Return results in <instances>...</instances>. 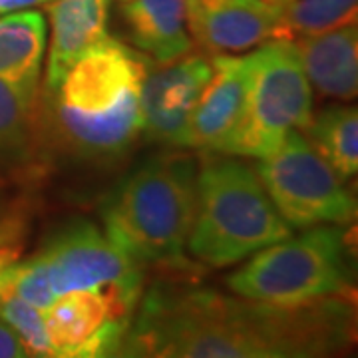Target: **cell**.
I'll use <instances>...</instances> for the list:
<instances>
[{"label":"cell","mask_w":358,"mask_h":358,"mask_svg":"<svg viewBox=\"0 0 358 358\" xmlns=\"http://www.w3.org/2000/svg\"><path fill=\"white\" fill-rule=\"evenodd\" d=\"M355 338L350 294L305 305H271L215 289L155 285L128 329L122 357H333Z\"/></svg>","instance_id":"1"},{"label":"cell","mask_w":358,"mask_h":358,"mask_svg":"<svg viewBox=\"0 0 358 358\" xmlns=\"http://www.w3.org/2000/svg\"><path fill=\"white\" fill-rule=\"evenodd\" d=\"M140 50L108 36L68 68L50 92L54 124L78 154L110 157L141 134L140 88L148 72Z\"/></svg>","instance_id":"2"},{"label":"cell","mask_w":358,"mask_h":358,"mask_svg":"<svg viewBox=\"0 0 358 358\" xmlns=\"http://www.w3.org/2000/svg\"><path fill=\"white\" fill-rule=\"evenodd\" d=\"M195 209V157L155 155L108 195L102 205L103 231L141 265H183Z\"/></svg>","instance_id":"3"},{"label":"cell","mask_w":358,"mask_h":358,"mask_svg":"<svg viewBox=\"0 0 358 358\" xmlns=\"http://www.w3.org/2000/svg\"><path fill=\"white\" fill-rule=\"evenodd\" d=\"M293 235L251 166L203 152L187 251L209 267H231Z\"/></svg>","instance_id":"4"},{"label":"cell","mask_w":358,"mask_h":358,"mask_svg":"<svg viewBox=\"0 0 358 358\" xmlns=\"http://www.w3.org/2000/svg\"><path fill=\"white\" fill-rule=\"evenodd\" d=\"M235 294L271 303L305 305L327 296L350 294L352 268L341 227H308L253 253L227 277Z\"/></svg>","instance_id":"5"},{"label":"cell","mask_w":358,"mask_h":358,"mask_svg":"<svg viewBox=\"0 0 358 358\" xmlns=\"http://www.w3.org/2000/svg\"><path fill=\"white\" fill-rule=\"evenodd\" d=\"M313 117V88L289 38H271L247 54L243 117L225 148L227 155L265 159L281 148L291 129Z\"/></svg>","instance_id":"6"},{"label":"cell","mask_w":358,"mask_h":358,"mask_svg":"<svg viewBox=\"0 0 358 358\" xmlns=\"http://www.w3.org/2000/svg\"><path fill=\"white\" fill-rule=\"evenodd\" d=\"M259 162L257 176L291 229L346 225L357 219V201L345 189V181L315 152L303 131L291 129L281 148Z\"/></svg>","instance_id":"7"},{"label":"cell","mask_w":358,"mask_h":358,"mask_svg":"<svg viewBox=\"0 0 358 358\" xmlns=\"http://www.w3.org/2000/svg\"><path fill=\"white\" fill-rule=\"evenodd\" d=\"M56 294L80 289H110L136 308L143 291L141 263L86 219L66 223L38 253Z\"/></svg>","instance_id":"8"},{"label":"cell","mask_w":358,"mask_h":358,"mask_svg":"<svg viewBox=\"0 0 358 358\" xmlns=\"http://www.w3.org/2000/svg\"><path fill=\"white\" fill-rule=\"evenodd\" d=\"M134 307L110 289H80L58 294L44 310V329L54 357H117Z\"/></svg>","instance_id":"9"},{"label":"cell","mask_w":358,"mask_h":358,"mask_svg":"<svg viewBox=\"0 0 358 358\" xmlns=\"http://www.w3.org/2000/svg\"><path fill=\"white\" fill-rule=\"evenodd\" d=\"M148 66L141 80L140 115L145 138L173 148H189V122L213 64L203 52H187L169 62Z\"/></svg>","instance_id":"10"},{"label":"cell","mask_w":358,"mask_h":358,"mask_svg":"<svg viewBox=\"0 0 358 358\" xmlns=\"http://www.w3.org/2000/svg\"><path fill=\"white\" fill-rule=\"evenodd\" d=\"M279 13L265 0H187V30L211 54L245 52L277 36Z\"/></svg>","instance_id":"11"},{"label":"cell","mask_w":358,"mask_h":358,"mask_svg":"<svg viewBox=\"0 0 358 358\" xmlns=\"http://www.w3.org/2000/svg\"><path fill=\"white\" fill-rule=\"evenodd\" d=\"M213 72L189 122V148L225 154L239 126L247 96V56L215 54Z\"/></svg>","instance_id":"12"},{"label":"cell","mask_w":358,"mask_h":358,"mask_svg":"<svg viewBox=\"0 0 358 358\" xmlns=\"http://www.w3.org/2000/svg\"><path fill=\"white\" fill-rule=\"evenodd\" d=\"M48 18L50 54L46 88L54 92L80 56L108 38V0H52Z\"/></svg>","instance_id":"13"},{"label":"cell","mask_w":358,"mask_h":358,"mask_svg":"<svg viewBox=\"0 0 358 358\" xmlns=\"http://www.w3.org/2000/svg\"><path fill=\"white\" fill-rule=\"evenodd\" d=\"M310 88L320 96L350 102L358 92V32L346 24L329 32L294 38Z\"/></svg>","instance_id":"14"},{"label":"cell","mask_w":358,"mask_h":358,"mask_svg":"<svg viewBox=\"0 0 358 358\" xmlns=\"http://www.w3.org/2000/svg\"><path fill=\"white\" fill-rule=\"evenodd\" d=\"M122 14L131 44L154 62H169L192 50L187 0H126Z\"/></svg>","instance_id":"15"},{"label":"cell","mask_w":358,"mask_h":358,"mask_svg":"<svg viewBox=\"0 0 358 358\" xmlns=\"http://www.w3.org/2000/svg\"><path fill=\"white\" fill-rule=\"evenodd\" d=\"M46 28L44 14L32 8L0 14V80L38 92Z\"/></svg>","instance_id":"16"},{"label":"cell","mask_w":358,"mask_h":358,"mask_svg":"<svg viewBox=\"0 0 358 358\" xmlns=\"http://www.w3.org/2000/svg\"><path fill=\"white\" fill-rule=\"evenodd\" d=\"M38 92L0 80V164L13 169L34 166L38 157Z\"/></svg>","instance_id":"17"},{"label":"cell","mask_w":358,"mask_h":358,"mask_svg":"<svg viewBox=\"0 0 358 358\" xmlns=\"http://www.w3.org/2000/svg\"><path fill=\"white\" fill-rule=\"evenodd\" d=\"M315 152L331 166L341 181L358 171V114L350 106H329L313 115L303 129Z\"/></svg>","instance_id":"18"},{"label":"cell","mask_w":358,"mask_h":358,"mask_svg":"<svg viewBox=\"0 0 358 358\" xmlns=\"http://www.w3.org/2000/svg\"><path fill=\"white\" fill-rule=\"evenodd\" d=\"M358 0H291L279 13L275 38H303L357 24Z\"/></svg>","instance_id":"19"},{"label":"cell","mask_w":358,"mask_h":358,"mask_svg":"<svg viewBox=\"0 0 358 358\" xmlns=\"http://www.w3.org/2000/svg\"><path fill=\"white\" fill-rule=\"evenodd\" d=\"M0 319L4 320L28 350V357H54L48 334L44 329V313L4 291L0 296Z\"/></svg>","instance_id":"20"},{"label":"cell","mask_w":358,"mask_h":358,"mask_svg":"<svg viewBox=\"0 0 358 358\" xmlns=\"http://www.w3.org/2000/svg\"><path fill=\"white\" fill-rule=\"evenodd\" d=\"M4 291L20 296L22 301L40 308L42 313L50 307L58 296L52 289L48 268L40 255L26 259L22 263L14 261L6 271V289Z\"/></svg>","instance_id":"21"},{"label":"cell","mask_w":358,"mask_h":358,"mask_svg":"<svg viewBox=\"0 0 358 358\" xmlns=\"http://www.w3.org/2000/svg\"><path fill=\"white\" fill-rule=\"evenodd\" d=\"M28 350L18 334L0 319V358H26Z\"/></svg>","instance_id":"22"},{"label":"cell","mask_w":358,"mask_h":358,"mask_svg":"<svg viewBox=\"0 0 358 358\" xmlns=\"http://www.w3.org/2000/svg\"><path fill=\"white\" fill-rule=\"evenodd\" d=\"M52 0H0V14L18 13V10H28L34 6L48 4Z\"/></svg>","instance_id":"23"},{"label":"cell","mask_w":358,"mask_h":358,"mask_svg":"<svg viewBox=\"0 0 358 358\" xmlns=\"http://www.w3.org/2000/svg\"><path fill=\"white\" fill-rule=\"evenodd\" d=\"M10 267V265H8ZM8 267L2 268L0 271V296H2V293H4V289H6V271H8Z\"/></svg>","instance_id":"24"},{"label":"cell","mask_w":358,"mask_h":358,"mask_svg":"<svg viewBox=\"0 0 358 358\" xmlns=\"http://www.w3.org/2000/svg\"><path fill=\"white\" fill-rule=\"evenodd\" d=\"M268 4H273V6H277V8H282L285 4H289L291 0H265Z\"/></svg>","instance_id":"25"},{"label":"cell","mask_w":358,"mask_h":358,"mask_svg":"<svg viewBox=\"0 0 358 358\" xmlns=\"http://www.w3.org/2000/svg\"><path fill=\"white\" fill-rule=\"evenodd\" d=\"M122 2H126V0H122Z\"/></svg>","instance_id":"26"}]
</instances>
